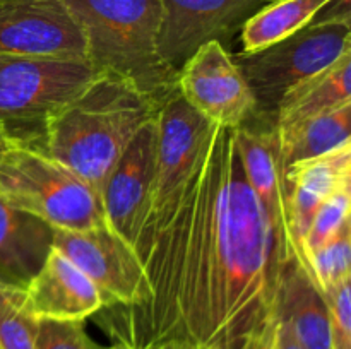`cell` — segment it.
<instances>
[{
  "label": "cell",
  "instance_id": "obj_2",
  "mask_svg": "<svg viewBox=\"0 0 351 349\" xmlns=\"http://www.w3.org/2000/svg\"><path fill=\"white\" fill-rule=\"evenodd\" d=\"M160 103L132 82L101 72L45 125L41 149L101 190L141 127L158 115Z\"/></svg>",
  "mask_w": 351,
  "mask_h": 349
},
{
  "label": "cell",
  "instance_id": "obj_1",
  "mask_svg": "<svg viewBox=\"0 0 351 349\" xmlns=\"http://www.w3.org/2000/svg\"><path fill=\"white\" fill-rule=\"evenodd\" d=\"M139 260L147 300L93 315L113 344L256 349L273 331L291 259L247 183L232 129H213L177 212Z\"/></svg>",
  "mask_w": 351,
  "mask_h": 349
},
{
  "label": "cell",
  "instance_id": "obj_9",
  "mask_svg": "<svg viewBox=\"0 0 351 349\" xmlns=\"http://www.w3.org/2000/svg\"><path fill=\"white\" fill-rule=\"evenodd\" d=\"M182 98L209 123L239 129L257 115V103L232 55L219 41L202 44L178 70Z\"/></svg>",
  "mask_w": 351,
  "mask_h": 349
},
{
  "label": "cell",
  "instance_id": "obj_21",
  "mask_svg": "<svg viewBox=\"0 0 351 349\" xmlns=\"http://www.w3.org/2000/svg\"><path fill=\"white\" fill-rule=\"evenodd\" d=\"M38 325L26 291L0 284V349H36Z\"/></svg>",
  "mask_w": 351,
  "mask_h": 349
},
{
  "label": "cell",
  "instance_id": "obj_7",
  "mask_svg": "<svg viewBox=\"0 0 351 349\" xmlns=\"http://www.w3.org/2000/svg\"><path fill=\"white\" fill-rule=\"evenodd\" d=\"M156 177L149 209L139 229L134 250L143 255L177 212L206 144L216 125L199 115L177 91L171 92L156 115Z\"/></svg>",
  "mask_w": 351,
  "mask_h": 349
},
{
  "label": "cell",
  "instance_id": "obj_12",
  "mask_svg": "<svg viewBox=\"0 0 351 349\" xmlns=\"http://www.w3.org/2000/svg\"><path fill=\"white\" fill-rule=\"evenodd\" d=\"M233 132H235L237 149L242 159L247 183L256 194L259 204L263 205L285 255L302 262L291 231L285 163L281 159L280 139H278L274 118L257 113L252 120Z\"/></svg>",
  "mask_w": 351,
  "mask_h": 349
},
{
  "label": "cell",
  "instance_id": "obj_8",
  "mask_svg": "<svg viewBox=\"0 0 351 349\" xmlns=\"http://www.w3.org/2000/svg\"><path fill=\"white\" fill-rule=\"evenodd\" d=\"M51 248L95 284L101 308L137 307L149 296L146 272L136 250L106 224L82 231L53 229Z\"/></svg>",
  "mask_w": 351,
  "mask_h": 349
},
{
  "label": "cell",
  "instance_id": "obj_19",
  "mask_svg": "<svg viewBox=\"0 0 351 349\" xmlns=\"http://www.w3.org/2000/svg\"><path fill=\"white\" fill-rule=\"evenodd\" d=\"M285 166L324 156L351 142V103L328 109L293 130L278 133Z\"/></svg>",
  "mask_w": 351,
  "mask_h": 349
},
{
  "label": "cell",
  "instance_id": "obj_16",
  "mask_svg": "<svg viewBox=\"0 0 351 349\" xmlns=\"http://www.w3.org/2000/svg\"><path fill=\"white\" fill-rule=\"evenodd\" d=\"M274 320L285 322L305 349H332L324 294L298 259H291L283 267Z\"/></svg>",
  "mask_w": 351,
  "mask_h": 349
},
{
  "label": "cell",
  "instance_id": "obj_20",
  "mask_svg": "<svg viewBox=\"0 0 351 349\" xmlns=\"http://www.w3.org/2000/svg\"><path fill=\"white\" fill-rule=\"evenodd\" d=\"M331 0H274L261 7L240 31L243 51H256L285 40L315 19Z\"/></svg>",
  "mask_w": 351,
  "mask_h": 349
},
{
  "label": "cell",
  "instance_id": "obj_30",
  "mask_svg": "<svg viewBox=\"0 0 351 349\" xmlns=\"http://www.w3.org/2000/svg\"><path fill=\"white\" fill-rule=\"evenodd\" d=\"M106 349H132V348H127V346H120V344H113Z\"/></svg>",
  "mask_w": 351,
  "mask_h": 349
},
{
  "label": "cell",
  "instance_id": "obj_31",
  "mask_svg": "<svg viewBox=\"0 0 351 349\" xmlns=\"http://www.w3.org/2000/svg\"><path fill=\"white\" fill-rule=\"evenodd\" d=\"M269 2H274V0H267V3H269Z\"/></svg>",
  "mask_w": 351,
  "mask_h": 349
},
{
  "label": "cell",
  "instance_id": "obj_10",
  "mask_svg": "<svg viewBox=\"0 0 351 349\" xmlns=\"http://www.w3.org/2000/svg\"><path fill=\"white\" fill-rule=\"evenodd\" d=\"M266 3L267 0H161L158 51L165 64L178 72L202 44L232 38Z\"/></svg>",
  "mask_w": 351,
  "mask_h": 349
},
{
  "label": "cell",
  "instance_id": "obj_29",
  "mask_svg": "<svg viewBox=\"0 0 351 349\" xmlns=\"http://www.w3.org/2000/svg\"><path fill=\"white\" fill-rule=\"evenodd\" d=\"M273 332H274V328L266 335V337L263 339V341L259 342V344L256 346V349H273Z\"/></svg>",
  "mask_w": 351,
  "mask_h": 349
},
{
  "label": "cell",
  "instance_id": "obj_17",
  "mask_svg": "<svg viewBox=\"0 0 351 349\" xmlns=\"http://www.w3.org/2000/svg\"><path fill=\"white\" fill-rule=\"evenodd\" d=\"M53 229L0 197V284L26 289L43 266Z\"/></svg>",
  "mask_w": 351,
  "mask_h": 349
},
{
  "label": "cell",
  "instance_id": "obj_11",
  "mask_svg": "<svg viewBox=\"0 0 351 349\" xmlns=\"http://www.w3.org/2000/svg\"><path fill=\"white\" fill-rule=\"evenodd\" d=\"M0 55L88 60L82 31L64 0H0Z\"/></svg>",
  "mask_w": 351,
  "mask_h": 349
},
{
  "label": "cell",
  "instance_id": "obj_14",
  "mask_svg": "<svg viewBox=\"0 0 351 349\" xmlns=\"http://www.w3.org/2000/svg\"><path fill=\"white\" fill-rule=\"evenodd\" d=\"M24 291L38 318L86 320L103 307L95 284L55 248Z\"/></svg>",
  "mask_w": 351,
  "mask_h": 349
},
{
  "label": "cell",
  "instance_id": "obj_3",
  "mask_svg": "<svg viewBox=\"0 0 351 349\" xmlns=\"http://www.w3.org/2000/svg\"><path fill=\"white\" fill-rule=\"evenodd\" d=\"M86 41L88 60L163 103L178 72L158 51L161 0H64Z\"/></svg>",
  "mask_w": 351,
  "mask_h": 349
},
{
  "label": "cell",
  "instance_id": "obj_26",
  "mask_svg": "<svg viewBox=\"0 0 351 349\" xmlns=\"http://www.w3.org/2000/svg\"><path fill=\"white\" fill-rule=\"evenodd\" d=\"M273 349H305L285 322L274 320Z\"/></svg>",
  "mask_w": 351,
  "mask_h": 349
},
{
  "label": "cell",
  "instance_id": "obj_18",
  "mask_svg": "<svg viewBox=\"0 0 351 349\" xmlns=\"http://www.w3.org/2000/svg\"><path fill=\"white\" fill-rule=\"evenodd\" d=\"M351 103V50L319 74L295 86L278 106V133L293 130L307 120Z\"/></svg>",
  "mask_w": 351,
  "mask_h": 349
},
{
  "label": "cell",
  "instance_id": "obj_4",
  "mask_svg": "<svg viewBox=\"0 0 351 349\" xmlns=\"http://www.w3.org/2000/svg\"><path fill=\"white\" fill-rule=\"evenodd\" d=\"M0 197L51 229L106 224L99 192L41 147L17 144L0 156Z\"/></svg>",
  "mask_w": 351,
  "mask_h": 349
},
{
  "label": "cell",
  "instance_id": "obj_5",
  "mask_svg": "<svg viewBox=\"0 0 351 349\" xmlns=\"http://www.w3.org/2000/svg\"><path fill=\"white\" fill-rule=\"evenodd\" d=\"M99 74L86 58L0 55V129L40 147L48 120Z\"/></svg>",
  "mask_w": 351,
  "mask_h": 349
},
{
  "label": "cell",
  "instance_id": "obj_25",
  "mask_svg": "<svg viewBox=\"0 0 351 349\" xmlns=\"http://www.w3.org/2000/svg\"><path fill=\"white\" fill-rule=\"evenodd\" d=\"M351 279L343 281L332 289L324 291V300L329 311L331 348L351 349Z\"/></svg>",
  "mask_w": 351,
  "mask_h": 349
},
{
  "label": "cell",
  "instance_id": "obj_22",
  "mask_svg": "<svg viewBox=\"0 0 351 349\" xmlns=\"http://www.w3.org/2000/svg\"><path fill=\"white\" fill-rule=\"evenodd\" d=\"M307 266L319 289H332L351 279V222L348 221L335 236L308 253Z\"/></svg>",
  "mask_w": 351,
  "mask_h": 349
},
{
  "label": "cell",
  "instance_id": "obj_28",
  "mask_svg": "<svg viewBox=\"0 0 351 349\" xmlns=\"http://www.w3.org/2000/svg\"><path fill=\"white\" fill-rule=\"evenodd\" d=\"M154 349H208V348H202V346H197V344H191V342H170V344L158 346V348Z\"/></svg>",
  "mask_w": 351,
  "mask_h": 349
},
{
  "label": "cell",
  "instance_id": "obj_23",
  "mask_svg": "<svg viewBox=\"0 0 351 349\" xmlns=\"http://www.w3.org/2000/svg\"><path fill=\"white\" fill-rule=\"evenodd\" d=\"M351 209V183H345L338 190L332 192L324 202L317 207L311 226L307 229L304 242H302V259L305 267L307 266L308 253L328 242L331 236H335L346 222L350 221ZM311 272V270H308Z\"/></svg>",
  "mask_w": 351,
  "mask_h": 349
},
{
  "label": "cell",
  "instance_id": "obj_27",
  "mask_svg": "<svg viewBox=\"0 0 351 349\" xmlns=\"http://www.w3.org/2000/svg\"><path fill=\"white\" fill-rule=\"evenodd\" d=\"M14 146H17L16 140H14L12 137L5 132V130L0 129V156H2L5 151H9L10 147H14Z\"/></svg>",
  "mask_w": 351,
  "mask_h": 349
},
{
  "label": "cell",
  "instance_id": "obj_6",
  "mask_svg": "<svg viewBox=\"0 0 351 349\" xmlns=\"http://www.w3.org/2000/svg\"><path fill=\"white\" fill-rule=\"evenodd\" d=\"M351 50V17L312 21L297 33L233 62L257 103V112L276 116L281 99L300 82L335 64Z\"/></svg>",
  "mask_w": 351,
  "mask_h": 349
},
{
  "label": "cell",
  "instance_id": "obj_13",
  "mask_svg": "<svg viewBox=\"0 0 351 349\" xmlns=\"http://www.w3.org/2000/svg\"><path fill=\"white\" fill-rule=\"evenodd\" d=\"M156 151L158 123L154 116L141 127L99 190L106 226L132 246L149 209L156 177Z\"/></svg>",
  "mask_w": 351,
  "mask_h": 349
},
{
  "label": "cell",
  "instance_id": "obj_15",
  "mask_svg": "<svg viewBox=\"0 0 351 349\" xmlns=\"http://www.w3.org/2000/svg\"><path fill=\"white\" fill-rule=\"evenodd\" d=\"M285 178L291 231L302 259V242L317 207L332 192L345 183H351V142L324 156L288 164L285 166Z\"/></svg>",
  "mask_w": 351,
  "mask_h": 349
},
{
  "label": "cell",
  "instance_id": "obj_24",
  "mask_svg": "<svg viewBox=\"0 0 351 349\" xmlns=\"http://www.w3.org/2000/svg\"><path fill=\"white\" fill-rule=\"evenodd\" d=\"M36 349H106L88 335L84 320L40 318Z\"/></svg>",
  "mask_w": 351,
  "mask_h": 349
}]
</instances>
